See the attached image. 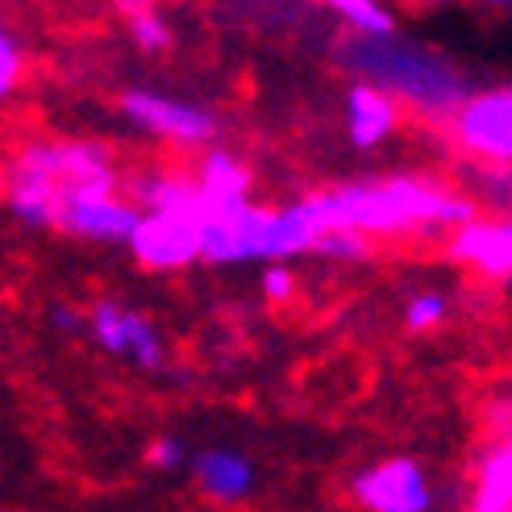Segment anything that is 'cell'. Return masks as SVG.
Returning <instances> with one entry per match:
<instances>
[{"label":"cell","instance_id":"obj_1","mask_svg":"<svg viewBox=\"0 0 512 512\" xmlns=\"http://www.w3.org/2000/svg\"><path fill=\"white\" fill-rule=\"evenodd\" d=\"M309 213L317 221V234L325 229H354V234H404V229H454L475 217L471 200L442 192L413 175L375 179V184H346L334 192L309 196Z\"/></svg>","mask_w":512,"mask_h":512},{"label":"cell","instance_id":"obj_2","mask_svg":"<svg viewBox=\"0 0 512 512\" xmlns=\"http://www.w3.org/2000/svg\"><path fill=\"white\" fill-rule=\"evenodd\" d=\"M317 221L309 200L288 209H259L234 200L225 209H209L200 221V259L209 263H284L300 250H313Z\"/></svg>","mask_w":512,"mask_h":512},{"label":"cell","instance_id":"obj_3","mask_svg":"<svg viewBox=\"0 0 512 512\" xmlns=\"http://www.w3.org/2000/svg\"><path fill=\"white\" fill-rule=\"evenodd\" d=\"M342 59L354 71H363L367 84L383 88L388 96H400L404 105L433 113V117H450L471 96L463 75H458V67L446 55H438L429 46L400 42L396 34H383V38L354 34V46Z\"/></svg>","mask_w":512,"mask_h":512},{"label":"cell","instance_id":"obj_4","mask_svg":"<svg viewBox=\"0 0 512 512\" xmlns=\"http://www.w3.org/2000/svg\"><path fill=\"white\" fill-rule=\"evenodd\" d=\"M121 109L134 125H142L146 134L167 138L175 146H204L217 138V117L184 96H167V92H150L134 88L121 96Z\"/></svg>","mask_w":512,"mask_h":512},{"label":"cell","instance_id":"obj_5","mask_svg":"<svg viewBox=\"0 0 512 512\" xmlns=\"http://www.w3.org/2000/svg\"><path fill=\"white\" fill-rule=\"evenodd\" d=\"M454 138L467 155L504 167L512 159V92L508 88H492L467 96L463 105L450 113Z\"/></svg>","mask_w":512,"mask_h":512},{"label":"cell","instance_id":"obj_6","mask_svg":"<svg viewBox=\"0 0 512 512\" xmlns=\"http://www.w3.org/2000/svg\"><path fill=\"white\" fill-rule=\"evenodd\" d=\"M63 204L59 171H55V142H30L9 171V209L25 225H55Z\"/></svg>","mask_w":512,"mask_h":512},{"label":"cell","instance_id":"obj_7","mask_svg":"<svg viewBox=\"0 0 512 512\" xmlns=\"http://www.w3.org/2000/svg\"><path fill=\"white\" fill-rule=\"evenodd\" d=\"M125 246H134L138 263L155 271H179L200 259V221L184 213H142Z\"/></svg>","mask_w":512,"mask_h":512},{"label":"cell","instance_id":"obj_8","mask_svg":"<svg viewBox=\"0 0 512 512\" xmlns=\"http://www.w3.org/2000/svg\"><path fill=\"white\" fill-rule=\"evenodd\" d=\"M354 496L371 512H429L433 508L429 479H425L421 463H413V458H388V463H375L371 471H363L354 479Z\"/></svg>","mask_w":512,"mask_h":512},{"label":"cell","instance_id":"obj_9","mask_svg":"<svg viewBox=\"0 0 512 512\" xmlns=\"http://www.w3.org/2000/svg\"><path fill=\"white\" fill-rule=\"evenodd\" d=\"M138 217H142V209H134V204L121 200L117 192H92V196L63 200L55 229H67V234L88 238V242H130Z\"/></svg>","mask_w":512,"mask_h":512},{"label":"cell","instance_id":"obj_10","mask_svg":"<svg viewBox=\"0 0 512 512\" xmlns=\"http://www.w3.org/2000/svg\"><path fill=\"white\" fill-rule=\"evenodd\" d=\"M192 479L200 483V492L217 500V504H242L250 500L254 483H259V471L242 450H229V446H209V450H196L188 458Z\"/></svg>","mask_w":512,"mask_h":512},{"label":"cell","instance_id":"obj_11","mask_svg":"<svg viewBox=\"0 0 512 512\" xmlns=\"http://www.w3.org/2000/svg\"><path fill=\"white\" fill-rule=\"evenodd\" d=\"M450 254L458 263L483 271V279L512 275V225L508 221H463L454 225Z\"/></svg>","mask_w":512,"mask_h":512},{"label":"cell","instance_id":"obj_12","mask_svg":"<svg viewBox=\"0 0 512 512\" xmlns=\"http://www.w3.org/2000/svg\"><path fill=\"white\" fill-rule=\"evenodd\" d=\"M346 125H350V142L358 150L379 146L383 138H392L396 125H400L396 96H388L375 84H354L346 96Z\"/></svg>","mask_w":512,"mask_h":512},{"label":"cell","instance_id":"obj_13","mask_svg":"<svg viewBox=\"0 0 512 512\" xmlns=\"http://www.w3.org/2000/svg\"><path fill=\"white\" fill-rule=\"evenodd\" d=\"M196 188H200V196H204V213H209V209H225V204H234V200H246V192H250V171L234 159V150L213 146L209 155L200 159Z\"/></svg>","mask_w":512,"mask_h":512},{"label":"cell","instance_id":"obj_14","mask_svg":"<svg viewBox=\"0 0 512 512\" xmlns=\"http://www.w3.org/2000/svg\"><path fill=\"white\" fill-rule=\"evenodd\" d=\"M138 204L146 213H184L204 221V196L188 175H146L138 184Z\"/></svg>","mask_w":512,"mask_h":512},{"label":"cell","instance_id":"obj_15","mask_svg":"<svg viewBox=\"0 0 512 512\" xmlns=\"http://www.w3.org/2000/svg\"><path fill=\"white\" fill-rule=\"evenodd\" d=\"M471 512H512V446L496 442L479 463Z\"/></svg>","mask_w":512,"mask_h":512},{"label":"cell","instance_id":"obj_16","mask_svg":"<svg viewBox=\"0 0 512 512\" xmlns=\"http://www.w3.org/2000/svg\"><path fill=\"white\" fill-rule=\"evenodd\" d=\"M138 313L134 309H125V304L117 300H96L92 309H88V321L84 329L92 334V342L100 350H109V354H125V346H130V329H134Z\"/></svg>","mask_w":512,"mask_h":512},{"label":"cell","instance_id":"obj_17","mask_svg":"<svg viewBox=\"0 0 512 512\" xmlns=\"http://www.w3.org/2000/svg\"><path fill=\"white\" fill-rule=\"evenodd\" d=\"M121 13L130 21V34H134L138 50L159 55V50L171 46V25H167V17H159V9L150 5V0H121Z\"/></svg>","mask_w":512,"mask_h":512},{"label":"cell","instance_id":"obj_18","mask_svg":"<svg viewBox=\"0 0 512 512\" xmlns=\"http://www.w3.org/2000/svg\"><path fill=\"white\" fill-rule=\"evenodd\" d=\"M329 9H338V17L350 25L358 38H383V34H396V21L392 13L379 5V0H325Z\"/></svg>","mask_w":512,"mask_h":512},{"label":"cell","instance_id":"obj_19","mask_svg":"<svg viewBox=\"0 0 512 512\" xmlns=\"http://www.w3.org/2000/svg\"><path fill=\"white\" fill-rule=\"evenodd\" d=\"M125 358H134L142 371H159L167 363V342H163V334L155 329V321L142 317V313H138V321L130 329V346H125Z\"/></svg>","mask_w":512,"mask_h":512},{"label":"cell","instance_id":"obj_20","mask_svg":"<svg viewBox=\"0 0 512 512\" xmlns=\"http://www.w3.org/2000/svg\"><path fill=\"white\" fill-rule=\"evenodd\" d=\"M313 250L325 259H367V238L354 229H325V234H317Z\"/></svg>","mask_w":512,"mask_h":512},{"label":"cell","instance_id":"obj_21","mask_svg":"<svg viewBox=\"0 0 512 512\" xmlns=\"http://www.w3.org/2000/svg\"><path fill=\"white\" fill-rule=\"evenodd\" d=\"M442 317H446V296H438V292H421L408 300V309H404V325L413 329V334H425V329H433Z\"/></svg>","mask_w":512,"mask_h":512},{"label":"cell","instance_id":"obj_22","mask_svg":"<svg viewBox=\"0 0 512 512\" xmlns=\"http://www.w3.org/2000/svg\"><path fill=\"white\" fill-rule=\"evenodd\" d=\"M21 80V46L9 30H0V100H5Z\"/></svg>","mask_w":512,"mask_h":512},{"label":"cell","instance_id":"obj_23","mask_svg":"<svg viewBox=\"0 0 512 512\" xmlns=\"http://www.w3.org/2000/svg\"><path fill=\"white\" fill-rule=\"evenodd\" d=\"M150 467H159V471L188 467V446H184V438H155V442H150Z\"/></svg>","mask_w":512,"mask_h":512},{"label":"cell","instance_id":"obj_24","mask_svg":"<svg viewBox=\"0 0 512 512\" xmlns=\"http://www.w3.org/2000/svg\"><path fill=\"white\" fill-rule=\"evenodd\" d=\"M263 292H267V300H292L296 296V275L284 263H271L267 275H263Z\"/></svg>","mask_w":512,"mask_h":512},{"label":"cell","instance_id":"obj_25","mask_svg":"<svg viewBox=\"0 0 512 512\" xmlns=\"http://www.w3.org/2000/svg\"><path fill=\"white\" fill-rule=\"evenodd\" d=\"M50 321H55V329H63V334H84V317L75 309H63V304L50 313Z\"/></svg>","mask_w":512,"mask_h":512},{"label":"cell","instance_id":"obj_26","mask_svg":"<svg viewBox=\"0 0 512 512\" xmlns=\"http://www.w3.org/2000/svg\"><path fill=\"white\" fill-rule=\"evenodd\" d=\"M492 5H508V0H492Z\"/></svg>","mask_w":512,"mask_h":512}]
</instances>
